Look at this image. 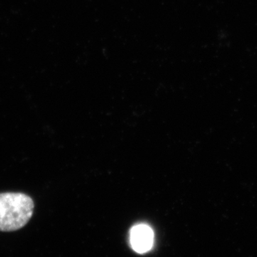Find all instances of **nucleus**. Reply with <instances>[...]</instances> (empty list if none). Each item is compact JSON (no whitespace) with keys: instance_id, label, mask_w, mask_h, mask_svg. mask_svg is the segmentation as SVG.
<instances>
[{"instance_id":"1","label":"nucleus","mask_w":257,"mask_h":257,"mask_svg":"<svg viewBox=\"0 0 257 257\" xmlns=\"http://www.w3.org/2000/svg\"><path fill=\"white\" fill-rule=\"evenodd\" d=\"M35 203L23 193H0V231H18L31 219Z\"/></svg>"},{"instance_id":"2","label":"nucleus","mask_w":257,"mask_h":257,"mask_svg":"<svg viewBox=\"0 0 257 257\" xmlns=\"http://www.w3.org/2000/svg\"><path fill=\"white\" fill-rule=\"evenodd\" d=\"M154 234L151 228L145 224L134 226L130 232L132 246L136 252H147L153 244Z\"/></svg>"}]
</instances>
